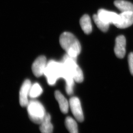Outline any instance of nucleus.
I'll return each mask as SVG.
<instances>
[{"label": "nucleus", "instance_id": "9d476101", "mask_svg": "<svg viewBox=\"0 0 133 133\" xmlns=\"http://www.w3.org/2000/svg\"><path fill=\"white\" fill-rule=\"evenodd\" d=\"M126 38L123 35L117 37L114 51L115 55L119 58H123L126 53Z\"/></svg>", "mask_w": 133, "mask_h": 133}, {"label": "nucleus", "instance_id": "2eb2a0df", "mask_svg": "<svg viewBox=\"0 0 133 133\" xmlns=\"http://www.w3.org/2000/svg\"><path fill=\"white\" fill-rule=\"evenodd\" d=\"M66 127L70 133H78L77 122L73 118L68 117L65 121Z\"/></svg>", "mask_w": 133, "mask_h": 133}, {"label": "nucleus", "instance_id": "f8f14e48", "mask_svg": "<svg viewBox=\"0 0 133 133\" xmlns=\"http://www.w3.org/2000/svg\"><path fill=\"white\" fill-rule=\"evenodd\" d=\"M40 131L42 133H52L53 126L51 123V117L47 113L43 120L40 124Z\"/></svg>", "mask_w": 133, "mask_h": 133}, {"label": "nucleus", "instance_id": "1a4fd4ad", "mask_svg": "<svg viewBox=\"0 0 133 133\" xmlns=\"http://www.w3.org/2000/svg\"><path fill=\"white\" fill-rule=\"evenodd\" d=\"M119 15V19L115 25L117 27L120 29L126 28L133 24V11L122 12Z\"/></svg>", "mask_w": 133, "mask_h": 133}, {"label": "nucleus", "instance_id": "39448f33", "mask_svg": "<svg viewBox=\"0 0 133 133\" xmlns=\"http://www.w3.org/2000/svg\"><path fill=\"white\" fill-rule=\"evenodd\" d=\"M69 106L76 120L78 122H83L84 120L83 111L81 102L78 98L77 97L71 98L69 101Z\"/></svg>", "mask_w": 133, "mask_h": 133}, {"label": "nucleus", "instance_id": "20e7f679", "mask_svg": "<svg viewBox=\"0 0 133 133\" xmlns=\"http://www.w3.org/2000/svg\"><path fill=\"white\" fill-rule=\"evenodd\" d=\"M76 59L66 54L63 58V62L74 81L81 83L83 81V75L81 69L76 63Z\"/></svg>", "mask_w": 133, "mask_h": 133}, {"label": "nucleus", "instance_id": "6e6552de", "mask_svg": "<svg viewBox=\"0 0 133 133\" xmlns=\"http://www.w3.org/2000/svg\"><path fill=\"white\" fill-rule=\"evenodd\" d=\"M47 63L44 56H40L35 60L32 65V71L36 77H40L44 74Z\"/></svg>", "mask_w": 133, "mask_h": 133}, {"label": "nucleus", "instance_id": "ddd939ff", "mask_svg": "<svg viewBox=\"0 0 133 133\" xmlns=\"http://www.w3.org/2000/svg\"><path fill=\"white\" fill-rule=\"evenodd\" d=\"M79 23L82 30L84 33L89 34L92 31V26L90 17L87 14H85L81 18Z\"/></svg>", "mask_w": 133, "mask_h": 133}, {"label": "nucleus", "instance_id": "f03ea898", "mask_svg": "<svg viewBox=\"0 0 133 133\" xmlns=\"http://www.w3.org/2000/svg\"><path fill=\"white\" fill-rule=\"evenodd\" d=\"M61 46L69 56L77 58L81 50L79 41L72 33L64 32L62 34L59 38Z\"/></svg>", "mask_w": 133, "mask_h": 133}, {"label": "nucleus", "instance_id": "0eeeda50", "mask_svg": "<svg viewBox=\"0 0 133 133\" xmlns=\"http://www.w3.org/2000/svg\"><path fill=\"white\" fill-rule=\"evenodd\" d=\"M97 15L102 21L105 23L109 24L113 23L115 25L118 23L119 18V14L104 9L99 10Z\"/></svg>", "mask_w": 133, "mask_h": 133}, {"label": "nucleus", "instance_id": "f3484780", "mask_svg": "<svg viewBox=\"0 0 133 133\" xmlns=\"http://www.w3.org/2000/svg\"><path fill=\"white\" fill-rule=\"evenodd\" d=\"M93 19L96 24L101 31L106 32L109 28V24L106 23L102 21L98 17L97 14H94L93 16Z\"/></svg>", "mask_w": 133, "mask_h": 133}, {"label": "nucleus", "instance_id": "4468645a", "mask_svg": "<svg viewBox=\"0 0 133 133\" xmlns=\"http://www.w3.org/2000/svg\"><path fill=\"white\" fill-rule=\"evenodd\" d=\"M114 4L122 12H133V4L128 1L116 0L114 2Z\"/></svg>", "mask_w": 133, "mask_h": 133}, {"label": "nucleus", "instance_id": "a211bd4d", "mask_svg": "<svg viewBox=\"0 0 133 133\" xmlns=\"http://www.w3.org/2000/svg\"><path fill=\"white\" fill-rule=\"evenodd\" d=\"M128 62L130 71L131 75L133 76V52H131L128 55Z\"/></svg>", "mask_w": 133, "mask_h": 133}, {"label": "nucleus", "instance_id": "dca6fc26", "mask_svg": "<svg viewBox=\"0 0 133 133\" xmlns=\"http://www.w3.org/2000/svg\"><path fill=\"white\" fill-rule=\"evenodd\" d=\"M43 90L41 86L38 83L32 84L30 89L29 97L31 98H36L42 94Z\"/></svg>", "mask_w": 133, "mask_h": 133}, {"label": "nucleus", "instance_id": "9b49d317", "mask_svg": "<svg viewBox=\"0 0 133 133\" xmlns=\"http://www.w3.org/2000/svg\"><path fill=\"white\" fill-rule=\"evenodd\" d=\"M55 96L59 104V107L62 112L66 114L68 112L69 102L62 94L59 91L56 90L55 92Z\"/></svg>", "mask_w": 133, "mask_h": 133}, {"label": "nucleus", "instance_id": "f257e3e1", "mask_svg": "<svg viewBox=\"0 0 133 133\" xmlns=\"http://www.w3.org/2000/svg\"><path fill=\"white\" fill-rule=\"evenodd\" d=\"M44 74L50 85L55 84L59 78H64L66 83V93L69 95L73 94L74 80L62 62L50 61L47 64Z\"/></svg>", "mask_w": 133, "mask_h": 133}, {"label": "nucleus", "instance_id": "423d86ee", "mask_svg": "<svg viewBox=\"0 0 133 133\" xmlns=\"http://www.w3.org/2000/svg\"><path fill=\"white\" fill-rule=\"evenodd\" d=\"M31 85L30 81L29 79H26L21 87L19 91V104L22 107H26L28 104V97Z\"/></svg>", "mask_w": 133, "mask_h": 133}, {"label": "nucleus", "instance_id": "7ed1b4c3", "mask_svg": "<svg viewBox=\"0 0 133 133\" xmlns=\"http://www.w3.org/2000/svg\"><path fill=\"white\" fill-rule=\"evenodd\" d=\"M26 107L31 121L36 124H40L47 114L42 104L37 100H31Z\"/></svg>", "mask_w": 133, "mask_h": 133}]
</instances>
